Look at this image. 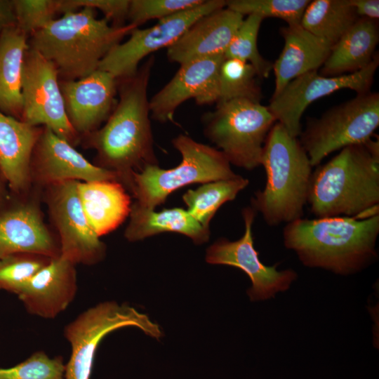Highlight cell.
I'll return each instance as SVG.
<instances>
[{
	"instance_id": "6da1fadb",
	"label": "cell",
	"mask_w": 379,
	"mask_h": 379,
	"mask_svg": "<svg viewBox=\"0 0 379 379\" xmlns=\"http://www.w3.org/2000/svg\"><path fill=\"white\" fill-rule=\"evenodd\" d=\"M154 61L152 56L134 76L118 79L119 99L105 124L80 140L84 148L96 151L95 165L115 173L126 190L134 172L157 165L147 97Z\"/></svg>"
},
{
	"instance_id": "7a4b0ae2",
	"label": "cell",
	"mask_w": 379,
	"mask_h": 379,
	"mask_svg": "<svg viewBox=\"0 0 379 379\" xmlns=\"http://www.w3.org/2000/svg\"><path fill=\"white\" fill-rule=\"evenodd\" d=\"M379 214L369 217L301 218L286 225L285 246L303 265L346 275L366 267L377 257Z\"/></svg>"
},
{
	"instance_id": "3957f363",
	"label": "cell",
	"mask_w": 379,
	"mask_h": 379,
	"mask_svg": "<svg viewBox=\"0 0 379 379\" xmlns=\"http://www.w3.org/2000/svg\"><path fill=\"white\" fill-rule=\"evenodd\" d=\"M307 204L316 218L378 214L379 142L343 148L312 172Z\"/></svg>"
},
{
	"instance_id": "277c9868",
	"label": "cell",
	"mask_w": 379,
	"mask_h": 379,
	"mask_svg": "<svg viewBox=\"0 0 379 379\" xmlns=\"http://www.w3.org/2000/svg\"><path fill=\"white\" fill-rule=\"evenodd\" d=\"M135 28L110 25L105 18H96L95 9L84 7L32 34L28 44L55 65L59 79L77 80L96 71L108 52Z\"/></svg>"
},
{
	"instance_id": "5b68a950",
	"label": "cell",
	"mask_w": 379,
	"mask_h": 379,
	"mask_svg": "<svg viewBox=\"0 0 379 379\" xmlns=\"http://www.w3.org/2000/svg\"><path fill=\"white\" fill-rule=\"evenodd\" d=\"M266 183L251 199V207L270 226L302 218L312 174L309 157L298 138L276 122L270 131L262 154Z\"/></svg>"
},
{
	"instance_id": "8992f818",
	"label": "cell",
	"mask_w": 379,
	"mask_h": 379,
	"mask_svg": "<svg viewBox=\"0 0 379 379\" xmlns=\"http://www.w3.org/2000/svg\"><path fill=\"white\" fill-rule=\"evenodd\" d=\"M182 156L179 165L164 170L146 165L132 175L128 190L136 203L151 209L163 204L175 190L194 183H206L237 176L220 150L179 135L172 140Z\"/></svg>"
},
{
	"instance_id": "52a82bcc",
	"label": "cell",
	"mask_w": 379,
	"mask_h": 379,
	"mask_svg": "<svg viewBox=\"0 0 379 379\" xmlns=\"http://www.w3.org/2000/svg\"><path fill=\"white\" fill-rule=\"evenodd\" d=\"M277 122L267 106L246 99L218 102L206 114L204 133L236 166L253 170L261 166L263 146Z\"/></svg>"
},
{
	"instance_id": "ba28073f",
	"label": "cell",
	"mask_w": 379,
	"mask_h": 379,
	"mask_svg": "<svg viewBox=\"0 0 379 379\" xmlns=\"http://www.w3.org/2000/svg\"><path fill=\"white\" fill-rule=\"evenodd\" d=\"M126 326L138 328L156 339L162 336L157 324L126 303L103 302L78 315L64 329V336L71 345L64 379H90L95 354L103 338Z\"/></svg>"
},
{
	"instance_id": "9c48e42d",
	"label": "cell",
	"mask_w": 379,
	"mask_h": 379,
	"mask_svg": "<svg viewBox=\"0 0 379 379\" xmlns=\"http://www.w3.org/2000/svg\"><path fill=\"white\" fill-rule=\"evenodd\" d=\"M378 126L379 94L368 92L310 121L300 142L314 167L337 150L366 142Z\"/></svg>"
},
{
	"instance_id": "30bf717a",
	"label": "cell",
	"mask_w": 379,
	"mask_h": 379,
	"mask_svg": "<svg viewBox=\"0 0 379 379\" xmlns=\"http://www.w3.org/2000/svg\"><path fill=\"white\" fill-rule=\"evenodd\" d=\"M79 181L67 180L51 185L41 190V201L46 204L51 225L60 247V255L76 265H95L106 252L90 225L78 193Z\"/></svg>"
},
{
	"instance_id": "8fae6325",
	"label": "cell",
	"mask_w": 379,
	"mask_h": 379,
	"mask_svg": "<svg viewBox=\"0 0 379 379\" xmlns=\"http://www.w3.org/2000/svg\"><path fill=\"white\" fill-rule=\"evenodd\" d=\"M22 121L46 126L72 146L80 144V136L67 119L55 65L29 46L22 76Z\"/></svg>"
},
{
	"instance_id": "7c38bea8",
	"label": "cell",
	"mask_w": 379,
	"mask_h": 379,
	"mask_svg": "<svg viewBox=\"0 0 379 379\" xmlns=\"http://www.w3.org/2000/svg\"><path fill=\"white\" fill-rule=\"evenodd\" d=\"M227 1H204L201 5L164 19L147 29H133L129 39L113 47L99 64L98 69L117 79L134 76L140 62L147 55L173 44L197 20L226 6Z\"/></svg>"
},
{
	"instance_id": "4fadbf2b",
	"label": "cell",
	"mask_w": 379,
	"mask_h": 379,
	"mask_svg": "<svg viewBox=\"0 0 379 379\" xmlns=\"http://www.w3.org/2000/svg\"><path fill=\"white\" fill-rule=\"evenodd\" d=\"M379 65L378 55L364 69L350 74L327 77L311 71L291 80L267 106L277 122L281 124L295 138L301 132V117L315 100L338 90L348 88L358 95L369 92Z\"/></svg>"
},
{
	"instance_id": "5bb4252c",
	"label": "cell",
	"mask_w": 379,
	"mask_h": 379,
	"mask_svg": "<svg viewBox=\"0 0 379 379\" xmlns=\"http://www.w3.org/2000/svg\"><path fill=\"white\" fill-rule=\"evenodd\" d=\"M241 213L244 222L243 236L234 241L225 238L217 240L206 250V260L210 264L241 270L251 281V287L247 291L251 300H267L288 290L297 274L291 269L279 271L277 264L267 266L260 261L254 247L252 231L256 211L248 206Z\"/></svg>"
},
{
	"instance_id": "9a60e30c",
	"label": "cell",
	"mask_w": 379,
	"mask_h": 379,
	"mask_svg": "<svg viewBox=\"0 0 379 379\" xmlns=\"http://www.w3.org/2000/svg\"><path fill=\"white\" fill-rule=\"evenodd\" d=\"M41 201V190L36 188L24 197L10 194L0 208V258L21 253L60 255L58 238L44 220Z\"/></svg>"
},
{
	"instance_id": "2e32d148",
	"label": "cell",
	"mask_w": 379,
	"mask_h": 379,
	"mask_svg": "<svg viewBox=\"0 0 379 379\" xmlns=\"http://www.w3.org/2000/svg\"><path fill=\"white\" fill-rule=\"evenodd\" d=\"M29 172L32 187L41 190L67 180L120 182L115 173L91 164L74 147L46 126H42L34 147Z\"/></svg>"
},
{
	"instance_id": "e0dca14e",
	"label": "cell",
	"mask_w": 379,
	"mask_h": 379,
	"mask_svg": "<svg viewBox=\"0 0 379 379\" xmlns=\"http://www.w3.org/2000/svg\"><path fill=\"white\" fill-rule=\"evenodd\" d=\"M224 58L218 55L181 65L171 80L149 100L152 117L162 123L171 121L176 109L192 98L199 105L218 102V73Z\"/></svg>"
},
{
	"instance_id": "ac0fdd59",
	"label": "cell",
	"mask_w": 379,
	"mask_h": 379,
	"mask_svg": "<svg viewBox=\"0 0 379 379\" xmlns=\"http://www.w3.org/2000/svg\"><path fill=\"white\" fill-rule=\"evenodd\" d=\"M59 86L69 122L81 137L100 127L117 102L118 79L97 69L77 80H60Z\"/></svg>"
},
{
	"instance_id": "d6986e66",
	"label": "cell",
	"mask_w": 379,
	"mask_h": 379,
	"mask_svg": "<svg viewBox=\"0 0 379 379\" xmlns=\"http://www.w3.org/2000/svg\"><path fill=\"white\" fill-rule=\"evenodd\" d=\"M76 265L60 255L22 286L17 295L30 314L54 319L74 300L77 291Z\"/></svg>"
},
{
	"instance_id": "ffe728a7",
	"label": "cell",
	"mask_w": 379,
	"mask_h": 379,
	"mask_svg": "<svg viewBox=\"0 0 379 379\" xmlns=\"http://www.w3.org/2000/svg\"><path fill=\"white\" fill-rule=\"evenodd\" d=\"M244 19L243 15L226 6L201 17L167 48L168 60L181 65L224 55Z\"/></svg>"
},
{
	"instance_id": "44dd1931",
	"label": "cell",
	"mask_w": 379,
	"mask_h": 379,
	"mask_svg": "<svg viewBox=\"0 0 379 379\" xmlns=\"http://www.w3.org/2000/svg\"><path fill=\"white\" fill-rule=\"evenodd\" d=\"M41 131L0 110V175L13 196L27 197L33 190L30 159Z\"/></svg>"
},
{
	"instance_id": "7402d4cb",
	"label": "cell",
	"mask_w": 379,
	"mask_h": 379,
	"mask_svg": "<svg viewBox=\"0 0 379 379\" xmlns=\"http://www.w3.org/2000/svg\"><path fill=\"white\" fill-rule=\"evenodd\" d=\"M281 34L284 46L272 66L275 77L272 97L279 94L291 80L322 67L333 46L300 25L282 27Z\"/></svg>"
},
{
	"instance_id": "603a6c76",
	"label": "cell",
	"mask_w": 379,
	"mask_h": 379,
	"mask_svg": "<svg viewBox=\"0 0 379 379\" xmlns=\"http://www.w3.org/2000/svg\"><path fill=\"white\" fill-rule=\"evenodd\" d=\"M77 189L84 212L99 237L116 230L130 214V197L118 181H79Z\"/></svg>"
},
{
	"instance_id": "cb8c5ba5",
	"label": "cell",
	"mask_w": 379,
	"mask_h": 379,
	"mask_svg": "<svg viewBox=\"0 0 379 379\" xmlns=\"http://www.w3.org/2000/svg\"><path fill=\"white\" fill-rule=\"evenodd\" d=\"M375 20L359 18L332 46L321 73L333 77L358 72L373 60L378 43Z\"/></svg>"
},
{
	"instance_id": "d4e9b609",
	"label": "cell",
	"mask_w": 379,
	"mask_h": 379,
	"mask_svg": "<svg viewBox=\"0 0 379 379\" xmlns=\"http://www.w3.org/2000/svg\"><path fill=\"white\" fill-rule=\"evenodd\" d=\"M129 216V223L124 232V237L129 241H140L165 232L186 235L197 244L205 243L209 239V229L181 208L156 212L135 202L131 205Z\"/></svg>"
},
{
	"instance_id": "484cf974",
	"label": "cell",
	"mask_w": 379,
	"mask_h": 379,
	"mask_svg": "<svg viewBox=\"0 0 379 379\" xmlns=\"http://www.w3.org/2000/svg\"><path fill=\"white\" fill-rule=\"evenodd\" d=\"M29 36L16 26L0 32V110L21 120L22 76Z\"/></svg>"
},
{
	"instance_id": "4316f807",
	"label": "cell",
	"mask_w": 379,
	"mask_h": 379,
	"mask_svg": "<svg viewBox=\"0 0 379 379\" xmlns=\"http://www.w3.org/2000/svg\"><path fill=\"white\" fill-rule=\"evenodd\" d=\"M359 18L350 0H314L306 7L300 25L333 46Z\"/></svg>"
},
{
	"instance_id": "83f0119b",
	"label": "cell",
	"mask_w": 379,
	"mask_h": 379,
	"mask_svg": "<svg viewBox=\"0 0 379 379\" xmlns=\"http://www.w3.org/2000/svg\"><path fill=\"white\" fill-rule=\"evenodd\" d=\"M248 185V179L237 175L233 178L204 183L197 190H189L182 199L190 214L202 226L208 228L218 208L234 200Z\"/></svg>"
},
{
	"instance_id": "f1b7e54d",
	"label": "cell",
	"mask_w": 379,
	"mask_h": 379,
	"mask_svg": "<svg viewBox=\"0 0 379 379\" xmlns=\"http://www.w3.org/2000/svg\"><path fill=\"white\" fill-rule=\"evenodd\" d=\"M258 78L255 69L249 63L235 58H224L218 73V102L234 99L260 102L262 93Z\"/></svg>"
},
{
	"instance_id": "f546056e",
	"label": "cell",
	"mask_w": 379,
	"mask_h": 379,
	"mask_svg": "<svg viewBox=\"0 0 379 379\" xmlns=\"http://www.w3.org/2000/svg\"><path fill=\"white\" fill-rule=\"evenodd\" d=\"M263 18L248 15L244 19L236 34L227 48L224 56L249 63L259 78L268 77L273 64L265 60L258 48V35Z\"/></svg>"
},
{
	"instance_id": "4dcf8cb0",
	"label": "cell",
	"mask_w": 379,
	"mask_h": 379,
	"mask_svg": "<svg viewBox=\"0 0 379 379\" xmlns=\"http://www.w3.org/2000/svg\"><path fill=\"white\" fill-rule=\"evenodd\" d=\"M308 0H232L226 7L244 15H256L262 18H277L288 26L300 25Z\"/></svg>"
},
{
	"instance_id": "1f68e13d",
	"label": "cell",
	"mask_w": 379,
	"mask_h": 379,
	"mask_svg": "<svg viewBox=\"0 0 379 379\" xmlns=\"http://www.w3.org/2000/svg\"><path fill=\"white\" fill-rule=\"evenodd\" d=\"M51 260L34 253H14L0 258V290L18 294L25 284Z\"/></svg>"
},
{
	"instance_id": "d6a6232c",
	"label": "cell",
	"mask_w": 379,
	"mask_h": 379,
	"mask_svg": "<svg viewBox=\"0 0 379 379\" xmlns=\"http://www.w3.org/2000/svg\"><path fill=\"white\" fill-rule=\"evenodd\" d=\"M65 370L62 357L51 358L39 351L12 367L0 368V379H64Z\"/></svg>"
},
{
	"instance_id": "836d02e7",
	"label": "cell",
	"mask_w": 379,
	"mask_h": 379,
	"mask_svg": "<svg viewBox=\"0 0 379 379\" xmlns=\"http://www.w3.org/2000/svg\"><path fill=\"white\" fill-rule=\"evenodd\" d=\"M16 27L29 36L60 13V0H12Z\"/></svg>"
},
{
	"instance_id": "e575fe53",
	"label": "cell",
	"mask_w": 379,
	"mask_h": 379,
	"mask_svg": "<svg viewBox=\"0 0 379 379\" xmlns=\"http://www.w3.org/2000/svg\"><path fill=\"white\" fill-rule=\"evenodd\" d=\"M204 0H131L127 19L136 27L153 19L161 20L197 7Z\"/></svg>"
},
{
	"instance_id": "d590c367",
	"label": "cell",
	"mask_w": 379,
	"mask_h": 379,
	"mask_svg": "<svg viewBox=\"0 0 379 379\" xmlns=\"http://www.w3.org/2000/svg\"><path fill=\"white\" fill-rule=\"evenodd\" d=\"M131 0H60V13L77 11L79 8L90 7L100 10L105 18L112 25H125Z\"/></svg>"
},
{
	"instance_id": "8d00e7d4",
	"label": "cell",
	"mask_w": 379,
	"mask_h": 379,
	"mask_svg": "<svg viewBox=\"0 0 379 379\" xmlns=\"http://www.w3.org/2000/svg\"><path fill=\"white\" fill-rule=\"evenodd\" d=\"M350 4L355 9L357 15L376 20L379 18L378 0H350Z\"/></svg>"
},
{
	"instance_id": "74e56055",
	"label": "cell",
	"mask_w": 379,
	"mask_h": 379,
	"mask_svg": "<svg viewBox=\"0 0 379 379\" xmlns=\"http://www.w3.org/2000/svg\"><path fill=\"white\" fill-rule=\"evenodd\" d=\"M16 25L12 0H0V32Z\"/></svg>"
},
{
	"instance_id": "f35d334b",
	"label": "cell",
	"mask_w": 379,
	"mask_h": 379,
	"mask_svg": "<svg viewBox=\"0 0 379 379\" xmlns=\"http://www.w3.org/2000/svg\"><path fill=\"white\" fill-rule=\"evenodd\" d=\"M6 185L0 175V208L7 201L10 196V192Z\"/></svg>"
}]
</instances>
